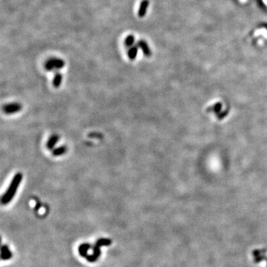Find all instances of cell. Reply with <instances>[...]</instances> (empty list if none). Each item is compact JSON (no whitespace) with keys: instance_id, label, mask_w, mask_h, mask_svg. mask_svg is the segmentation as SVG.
Instances as JSON below:
<instances>
[{"instance_id":"7","label":"cell","mask_w":267,"mask_h":267,"mask_svg":"<svg viewBox=\"0 0 267 267\" xmlns=\"http://www.w3.org/2000/svg\"><path fill=\"white\" fill-rule=\"evenodd\" d=\"M13 256V254L11 252L8 246L3 245L1 248V258L3 260H7L11 259Z\"/></svg>"},{"instance_id":"15","label":"cell","mask_w":267,"mask_h":267,"mask_svg":"<svg viewBox=\"0 0 267 267\" xmlns=\"http://www.w3.org/2000/svg\"><path fill=\"white\" fill-rule=\"evenodd\" d=\"M92 250H93V254H94L95 255H97V257H100L101 255V250H100V247H98V246L96 245L95 244L94 246H93L92 248Z\"/></svg>"},{"instance_id":"4","label":"cell","mask_w":267,"mask_h":267,"mask_svg":"<svg viewBox=\"0 0 267 267\" xmlns=\"http://www.w3.org/2000/svg\"><path fill=\"white\" fill-rule=\"evenodd\" d=\"M137 45L138 46L139 48L143 51V54L147 57H149L152 56V51H151L149 45L146 43V40L140 39L137 42Z\"/></svg>"},{"instance_id":"5","label":"cell","mask_w":267,"mask_h":267,"mask_svg":"<svg viewBox=\"0 0 267 267\" xmlns=\"http://www.w3.org/2000/svg\"><path fill=\"white\" fill-rule=\"evenodd\" d=\"M148 6H149V0H142L140 4V7H139L138 13H137L139 17L143 18L146 16Z\"/></svg>"},{"instance_id":"13","label":"cell","mask_w":267,"mask_h":267,"mask_svg":"<svg viewBox=\"0 0 267 267\" xmlns=\"http://www.w3.org/2000/svg\"><path fill=\"white\" fill-rule=\"evenodd\" d=\"M112 243V241L111 239H108V238H100V239H98L97 240L96 242V245L98 246V247H108V246H110L111 244Z\"/></svg>"},{"instance_id":"2","label":"cell","mask_w":267,"mask_h":267,"mask_svg":"<svg viewBox=\"0 0 267 267\" xmlns=\"http://www.w3.org/2000/svg\"><path fill=\"white\" fill-rule=\"evenodd\" d=\"M65 61L57 57H51L48 60L45 61L44 67L45 69L48 71H53V70H58L62 69L65 67Z\"/></svg>"},{"instance_id":"3","label":"cell","mask_w":267,"mask_h":267,"mask_svg":"<svg viewBox=\"0 0 267 267\" xmlns=\"http://www.w3.org/2000/svg\"><path fill=\"white\" fill-rule=\"evenodd\" d=\"M22 106L20 103L17 102H12L5 105L3 106V111L6 114H16L17 112H20L22 110Z\"/></svg>"},{"instance_id":"8","label":"cell","mask_w":267,"mask_h":267,"mask_svg":"<svg viewBox=\"0 0 267 267\" xmlns=\"http://www.w3.org/2000/svg\"><path fill=\"white\" fill-rule=\"evenodd\" d=\"M91 246L88 243H84L83 244H81V245L79 247V249H78V251H79L80 256L83 257H86L88 255V251L91 249Z\"/></svg>"},{"instance_id":"10","label":"cell","mask_w":267,"mask_h":267,"mask_svg":"<svg viewBox=\"0 0 267 267\" xmlns=\"http://www.w3.org/2000/svg\"><path fill=\"white\" fill-rule=\"evenodd\" d=\"M68 152V148L66 146H61L55 148L54 149L52 150V155L53 157H60V156L63 155Z\"/></svg>"},{"instance_id":"11","label":"cell","mask_w":267,"mask_h":267,"mask_svg":"<svg viewBox=\"0 0 267 267\" xmlns=\"http://www.w3.org/2000/svg\"><path fill=\"white\" fill-rule=\"evenodd\" d=\"M62 82V74L60 73V72H57L55 74L54 77L53 78L52 81V85L55 88H58L61 86V84Z\"/></svg>"},{"instance_id":"1","label":"cell","mask_w":267,"mask_h":267,"mask_svg":"<svg viewBox=\"0 0 267 267\" xmlns=\"http://www.w3.org/2000/svg\"><path fill=\"white\" fill-rule=\"evenodd\" d=\"M22 178H23V176H22V174L20 172L16 173L13 176L8 188L1 198V203L2 205H7L13 200L16 193L17 189L20 187Z\"/></svg>"},{"instance_id":"14","label":"cell","mask_w":267,"mask_h":267,"mask_svg":"<svg viewBox=\"0 0 267 267\" xmlns=\"http://www.w3.org/2000/svg\"><path fill=\"white\" fill-rule=\"evenodd\" d=\"M85 258H86L88 262L94 263L97 260V259L99 258V257H97V255H94V254H91V255H88Z\"/></svg>"},{"instance_id":"9","label":"cell","mask_w":267,"mask_h":267,"mask_svg":"<svg viewBox=\"0 0 267 267\" xmlns=\"http://www.w3.org/2000/svg\"><path fill=\"white\" fill-rule=\"evenodd\" d=\"M138 50H139V48L137 45H134V46L131 47L130 48H129L127 55L129 60L131 61H134L137 58V53H138Z\"/></svg>"},{"instance_id":"12","label":"cell","mask_w":267,"mask_h":267,"mask_svg":"<svg viewBox=\"0 0 267 267\" xmlns=\"http://www.w3.org/2000/svg\"><path fill=\"white\" fill-rule=\"evenodd\" d=\"M135 43V37L133 34H130L128 37H126L125 40H124V45L125 46L128 48H130L131 47H132L134 45Z\"/></svg>"},{"instance_id":"6","label":"cell","mask_w":267,"mask_h":267,"mask_svg":"<svg viewBox=\"0 0 267 267\" xmlns=\"http://www.w3.org/2000/svg\"><path fill=\"white\" fill-rule=\"evenodd\" d=\"M59 140H60V137H59L58 134H55L51 135L46 143V148L48 150H53L57 143H58Z\"/></svg>"}]
</instances>
